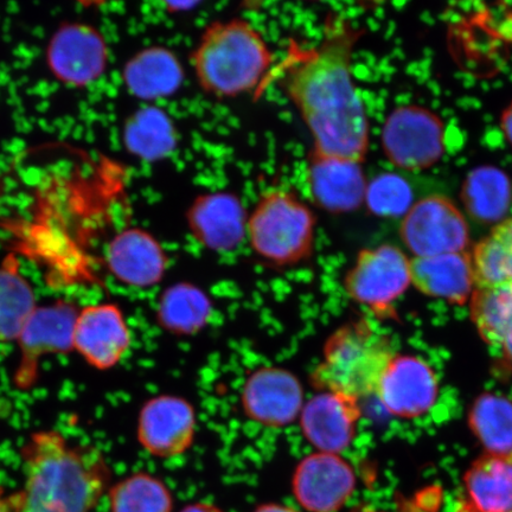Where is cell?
Returning <instances> with one entry per match:
<instances>
[{"label": "cell", "instance_id": "2", "mask_svg": "<svg viewBox=\"0 0 512 512\" xmlns=\"http://www.w3.org/2000/svg\"><path fill=\"white\" fill-rule=\"evenodd\" d=\"M19 453L24 480L9 495L11 512H93L110 490L104 454L73 443L60 431L30 434Z\"/></svg>", "mask_w": 512, "mask_h": 512}, {"label": "cell", "instance_id": "11", "mask_svg": "<svg viewBox=\"0 0 512 512\" xmlns=\"http://www.w3.org/2000/svg\"><path fill=\"white\" fill-rule=\"evenodd\" d=\"M302 382L290 370L265 367L248 377L241 406L248 419L267 428H284L299 419L305 403Z\"/></svg>", "mask_w": 512, "mask_h": 512}, {"label": "cell", "instance_id": "25", "mask_svg": "<svg viewBox=\"0 0 512 512\" xmlns=\"http://www.w3.org/2000/svg\"><path fill=\"white\" fill-rule=\"evenodd\" d=\"M36 296L14 255L0 265V343L17 342L37 309Z\"/></svg>", "mask_w": 512, "mask_h": 512}, {"label": "cell", "instance_id": "32", "mask_svg": "<svg viewBox=\"0 0 512 512\" xmlns=\"http://www.w3.org/2000/svg\"><path fill=\"white\" fill-rule=\"evenodd\" d=\"M502 130L505 138L512 146V104L503 112L502 115Z\"/></svg>", "mask_w": 512, "mask_h": 512}, {"label": "cell", "instance_id": "12", "mask_svg": "<svg viewBox=\"0 0 512 512\" xmlns=\"http://www.w3.org/2000/svg\"><path fill=\"white\" fill-rule=\"evenodd\" d=\"M355 488V471L339 454L312 453L300 460L293 473V496L307 512H337Z\"/></svg>", "mask_w": 512, "mask_h": 512}, {"label": "cell", "instance_id": "23", "mask_svg": "<svg viewBox=\"0 0 512 512\" xmlns=\"http://www.w3.org/2000/svg\"><path fill=\"white\" fill-rule=\"evenodd\" d=\"M123 143L130 155L144 162H158L176 149L178 136L174 121L162 108H140L126 120Z\"/></svg>", "mask_w": 512, "mask_h": 512}, {"label": "cell", "instance_id": "15", "mask_svg": "<svg viewBox=\"0 0 512 512\" xmlns=\"http://www.w3.org/2000/svg\"><path fill=\"white\" fill-rule=\"evenodd\" d=\"M375 395L388 413L402 419L418 418L437 401L438 379L420 358L394 357Z\"/></svg>", "mask_w": 512, "mask_h": 512}, {"label": "cell", "instance_id": "1", "mask_svg": "<svg viewBox=\"0 0 512 512\" xmlns=\"http://www.w3.org/2000/svg\"><path fill=\"white\" fill-rule=\"evenodd\" d=\"M357 36L341 17L328 18L316 47L293 51L283 85L309 128L313 153L362 163L369 123L351 72Z\"/></svg>", "mask_w": 512, "mask_h": 512}, {"label": "cell", "instance_id": "35", "mask_svg": "<svg viewBox=\"0 0 512 512\" xmlns=\"http://www.w3.org/2000/svg\"><path fill=\"white\" fill-rule=\"evenodd\" d=\"M198 3L196 2H183V3H166V8H168L169 12H184L190 11L192 8H195Z\"/></svg>", "mask_w": 512, "mask_h": 512}, {"label": "cell", "instance_id": "26", "mask_svg": "<svg viewBox=\"0 0 512 512\" xmlns=\"http://www.w3.org/2000/svg\"><path fill=\"white\" fill-rule=\"evenodd\" d=\"M213 305L200 287L179 283L160 297L157 320L165 331L177 336L198 334L209 322Z\"/></svg>", "mask_w": 512, "mask_h": 512}, {"label": "cell", "instance_id": "36", "mask_svg": "<svg viewBox=\"0 0 512 512\" xmlns=\"http://www.w3.org/2000/svg\"><path fill=\"white\" fill-rule=\"evenodd\" d=\"M0 512H11L9 496L5 495L3 488H0Z\"/></svg>", "mask_w": 512, "mask_h": 512}, {"label": "cell", "instance_id": "17", "mask_svg": "<svg viewBox=\"0 0 512 512\" xmlns=\"http://www.w3.org/2000/svg\"><path fill=\"white\" fill-rule=\"evenodd\" d=\"M106 265L121 284L150 288L163 280L169 259L151 233L140 228H127L108 243Z\"/></svg>", "mask_w": 512, "mask_h": 512}, {"label": "cell", "instance_id": "29", "mask_svg": "<svg viewBox=\"0 0 512 512\" xmlns=\"http://www.w3.org/2000/svg\"><path fill=\"white\" fill-rule=\"evenodd\" d=\"M470 426L488 454L512 459V402L502 396H480L470 413Z\"/></svg>", "mask_w": 512, "mask_h": 512}, {"label": "cell", "instance_id": "10", "mask_svg": "<svg viewBox=\"0 0 512 512\" xmlns=\"http://www.w3.org/2000/svg\"><path fill=\"white\" fill-rule=\"evenodd\" d=\"M108 47L104 36L85 23H66L55 31L47 47L48 68L72 87H87L106 72Z\"/></svg>", "mask_w": 512, "mask_h": 512}, {"label": "cell", "instance_id": "28", "mask_svg": "<svg viewBox=\"0 0 512 512\" xmlns=\"http://www.w3.org/2000/svg\"><path fill=\"white\" fill-rule=\"evenodd\" d=\"M476 288L512 287V219L499 222L472 254Z\"/></svg>", "mask_w": 512, "mask_h": 512}, {"label": "cell", "instance_id": "13", "mask_svg": "<svg viewBox=\"0 0 512 512\" xmlns=\"http://www.w3.org/2000/svg\"><path fill=\"white\" fill-rule=\"evenodd\" d=\"M132 344L124 312L101 303L79 310L74 326V351L96 370L106 371L124 360Z\"/></svg>", "mask_w": 512, "mask_h": 512}, {"label": "cell", "instance_id": "21", "mask_svg": "<svg viewBox=\"0 0 512 512\" xmlns=\"http://www.w3.org/2000/svg\"><path fill=\"white\" fill-rule=\"evenodd\" d=\"M184 76L181 61L174 51L165 47L140 50L123 70L127 91L144 101H156L176 94L183 85Z\"/></svg>", "mask_w": 512, "mask_h": 512}, {"label": "cell", "instance_id": "6", "mask_svg": "<svg viewBox=\"0 0 512 512\" xmlns=\"http://www.w3.org/2000/svg\"><path fill=\"white\" fill-rule=\"evenodd\" d=\"M411 260L392 245L363 249L345 275L344 288L355 303L377 317L394 313L393 303L411 284Z\"/></svg>", "mask_w": 512, "mask_h": 512}, {"label": "cell", "instance_id": "19", "mask_svg": "<svg viewBox=\"0 0 512 512\" xmlns=\"http://www.w3.org/2000/svg\"><path fill=\"white\" fill-rule=\"evenodd\" d=\"M361 164L311 152L307 185L313 202L334 214L349 213L360 208L368 185Z\"/></svg>", "mask_w": 512, "mask_h": 512}, {"label": "cell", "instance_id": "37", "mask_svg": "<svg viewBox=\"0 0 512 512\" xmlns=\"http://www.w3.org/2000/svg\"><path fill=\"white\" fill-rule=\"evenodd\" d=\"M360 512H382V511H376V510H373V509H366V510H362Z\"/></svg>", "mask_w": 512, "mask_h": 512}, {"label": "cell", "instance_id": "9", "mask_svg": "<svg viewBox=\"0 0 512 512\" xmlns=\"http://www.w3.org/2000/svg\"><path fill=\"white\" fill-rule=\"evenodd\" d=\"M382 146L390 162L398 168L426 169L443 156V123L425 108L400 107L384 124Z\"/></svg>", "mask_w": 512, "mask_h": 512}, {"label": "cell", "instance_id": "7", "mask_svg": "<svg viewBox=\"0 0 512 512\" xmlns=\"http://www.w3.org/2000/svg\"><path fill=\"white\" fill-rule=\"evenodd\" d=\"M400 234L415 258L463 253L470 245L469 226L462 211L439 195L413 204L403 217Z\"/></svg>", "mask_w": 512, "mask_h": 512}, {"label": "cell", "instance_id": "3", "mask_svg": "<svg viewBox=\"0 0 512 512\" xmlns=\"http://www.w3.org/2000/svg\"><path fill=\"white\" fill-rule=\"evenodd\" d=\"M198 85L216 98L252 92L273 64L261 32L243 18L210 24L191 55Z\"/></svg>", "mask_w": 512, "mask_h": 512}, {"label": "cell", "instance_id": "31", "mask_svg": "<svg viewBox=\"0 0 512 512\" xmlns=\"http://www.w3.org/2000/svg\"><path fill=\"white\" fill-rule=\"evenodd\" d=\"M413 192L405 178L394 174L377 176L368 185L364 203L382 217L405 216L412 208Z\"/></svg>", "mask_w": 512, "mask_h": 512}, {"label": "cell", "instance_id": "27", "mask_svg": "<svg viewBox=\"0 0 512 512\" xmlns=\"http://www.w3.org/2000/svg\"><path fill=\"white\" fill-rule=\"evenodd\" d=\"M463 200L476 220L502 222L511 203L510 179L492 166L473 170L464 183Z\"/></svg>", "mask_w": 512, "mask_h": 512}, {"label": "cell", "instance_id": "22", "mask_svg": "<svg viewBox=\"0 0 512 512\" xmlns=\"http://www.w3.org/2000/svg\"><path fill=\"white\" fill-rule=\"evenodd\" d=\"M464 485L460 512H512V459L486 453L467 470Z\"/></svg>", "mask_w": 512, "mask_h": 512}, {"label": "cell", "instance_id": "14", "mask_svg": "<svg viewBox=\"0 0 512 512\" xmlns=\"http://www.w3.org/2000/svg\"><path fill=\"white\" fill-rule=\"evenodd\" d=\"M196 413L191 403L174 395L150 399L140 409L137 438L152 457L181 456L194 443Z\"/></svg>", "mask_w": 512, "mask_h": 512}, {"label": "cell", "instance_id": "34", "mask_svg": "<svg viewBox=\"0 0 512 512\" xmlns=\"http://www.w3.org/2000/svg\"><path fill=\"white\" fill-rule=\"evenodd\" d=\"M253 512H299L297 509L279 503H266L259 505Z\"/></svg>", "mask_w": 512, "mask_h": 512}, {"label": "cell", "instance_id": "20", "mask_svg": "<svg viewBox=\"0 0 512 512\" xmlns=\"http://www.w3.org/2000/svg\"><path fill=\"white\" fill-rule=\"evenodd\" d=\"M411 281L426 296L464 305L476 290L472 256L463 252L414 258Z\"/></svg>", "mask_w": 512, "mask_h": 512}, {"label": "cell", "instance_id": "30", "mask_svg": "<svg viewBox=\"0 0 512 512\" xmlns=\"http://www.w3.org/2000/svg\"><path fill=\"white\" fill-rule=\"evenodd\" d=\"M110 512H172L174 497L162 479L137 472L108 490Z\"/></svg>", "mask_w": 512, "mask_h": 512}, {"label": "cell", "instance_id": "16", "mask_svg": "<svg viewBox=\"0 0 512 512\" xmlns=\"http://www.w3.org/2000/svg\"><path fill=\"white\" fill-rule=\"evenodd\" d=\"M360 418L357 400L320 392L304 403L299 415L300 430L317 452L339 454L354 440Z\"/></svg>", "mask_w": 512, "mask_h": 512}, {"label": "cell", "instance_id": "18", "mask_svg": "<svg viewBox=\"0 0 512 512\" xmlns=\"http://www.w3.org/2000/svg\"><path fill=\"white\" fill-rule=\"evenodd\" d=\"M245 208L230 192L198 196L188 209L190 233L203 247L214 252H230L247 236Z\"/></svg>", "mask_w": 512, "mask_h": 512}, {"label": "cell", "instance_id": "33", "mask_svg": "<svg viewBox=\"0 0 512 512\" xmlns=\"http://www.w3.org/2000/svg\"><path fill=\"white\" fill-rule=\"evenodd\" d=\"M181 512H224L221 508L211 503L198 502L189 504Z\"/></svg>", "mask_w": 512, "mask_h": 512}, {"label": "cell", "instance_id": "24", "mask_svg": "<svg viewBox=\"0 0 512 512\" xmlns=\"http://www.w3.org/2000/svg\"><path fill=\"white\" fill-rule=\"evenodd\" d=\"M471 317L484 342L501 351L512 371V287L476 288Z\"/></svg>", "mask_w": 512, "mask_h": 512}, {"label": "cell", "instance_id": "4", "mask_svg": "<svg viewBox=\"0 0 512 512\" xmlns=\"http://www.w3.org/2000/svg\"><path fill=\"white\" fill-rule=\"evenodd\" d=\"M392 345L366 320L341 326L326 339L311 380L320 392L360 400L376 393L394 358Z\"/></svg>", "mask_w": 512, "mask_h": 512}, {"label": "cell", "instance_id": "8", "mask_svg": "<svg viewBox=\"0 0 512 512\" xmlns=\"http://www.w3.org/2000/svg\"><path fill=\"white\" fill-rule=\"evenodd\" d=\"M79 309L68 302L38 306L17 339L19 360L17 388L27 390L36 383L44 357L74 351V326Z\"/></svg>", "mask_w": 512, "mask_h": 512}, {"label": "cell", "instance_id": "5", "mask_svg": "<svg viewBox=\"0 0 512 512\" xmlns=\"http://www.w3.org/2000/svg\"><path fill=\"white\" fill-rule=\"evenodd\" d=\"M317 219L294 192L268 190L247 220V238L261 259L293 266L309 259L315 248Z\"/></svg>", "mask_w": 512, "mask_h": 512}]
</instances>
